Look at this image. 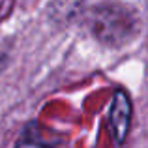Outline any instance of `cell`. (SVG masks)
<instances>
[{
    "instance_id": "3",
    "label": "cell",
    "mask_w": 148,
    "mask_h": 148,
    "mask_svg": "<svg viewBox=\"0 0 148 148\" xmlns=\"http://www.w3.org/2000/svg\"><path fill=\"white\" fill-rule=\"evenodd\" d=\"M15 148H51V143L45 139V133L38 124H28L21 133Z\"/></svg>"
},
{
    "instance_id": "1",
    "label": "cell",
    "mask_w": 148,
    "mask_h": 148,
    "mask_svg": "<svg viewBox=\"0 0 148 148\" xmlns=\"http://www.w3.org/2000/svg\"><path fill=\"white\" fill-rule=\"evenodd\" d=\"M90 26L96 38L107 45H122L135 36L139 23L133 11L122 6H99L90 17Z\"/></svg>"
},
{
    "instance_id": "2",
    "label": "cell",
    "mask_w": 148,
    "mask_h": 148,
    "mask_svg": "<svg viewBox=\"0 0 148 148\" xmlns=\"http://www.w3.org/2000/svg\"><path fill=\"white\" fill-rule=\"evenodd\" d=\"M109 124H111L112 137L118 145H122L127 137L131 124V101L124 90H116L112 98L111 112H109Z\"/></svg>"
}]
</instances>
